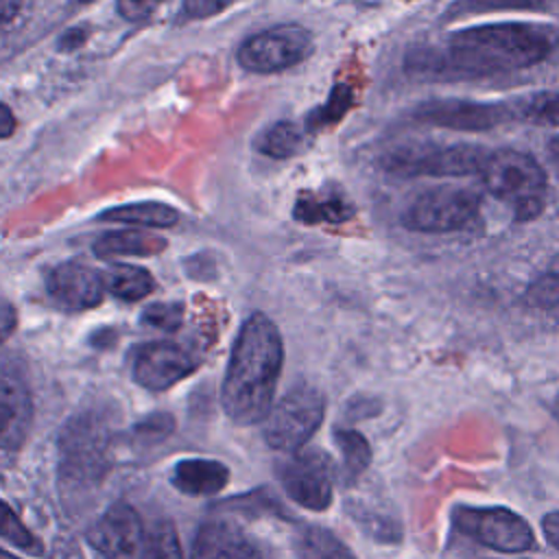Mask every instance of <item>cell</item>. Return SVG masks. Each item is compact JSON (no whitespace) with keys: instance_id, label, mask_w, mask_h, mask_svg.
Masks as SVG:
<instances>
[{"instance_id":"836d02e7","label":"cell","mask_w":559,"mask_h":559,"mask_svg":"<svg viewBox=\"0 0 559 559\" xmlns=\"http://www.w3.org/2000/svg\"><path fill=\"white\" fill-rule=\"evenodd\" d=\"M162 0H116L118 13L129 22L146 20Z\"/></svg>"},{"instance_id":"7a4b0ae2","label":"cell","mask_w":559,"mask_h":559,"mask_svg":"<svg viewBox=\"0 0 559 559\" xmlns=\"http://www.w3.org/2000/svg\"><path fill=\"white\" fill-rule=\"evenodd\" d=\"M284 343L277 325L262 312H253L234 341L221 386V404L238 426L264 421L273 406L282 373Z\"/></svg>"},{"instance_id":"f35d334b","label":"cell","mask_w":559,"mask_h":559,"mask_svg":"<svg viewBox=\"0 0 559 559\" xmlns=\"http://www.w3.org/2000/svg\"><path fill=\"white\" fill-rule=\"evenodd\" d=\"M548 157H550L552 168H555V173H557V177H559V135H555V138L548 142Z\"/></svg>"},{"instance_id":"52a82bcc","label":"cell","mask_w":559,"mask_h":559,"mask_svg":"<svg viewBox=\"0 0 559 559\" xmlns=\"http://www.w3.org/2000/svg\"><path fill=\"white\" fill-rule=\"evenodd\" d=\"M312 33L299 24H280L247 37L238 48V63L258 74L282 72L312 55Z\"/></svg>"},{"instance_id":"f546056e","label":"cell","mask_w":559,"mask_h":559,"mask_svg":"<svg viewBox=\"0 0 559 559\" xmlns=\"http://www.w3.org/2000/svg\"><path fill=\"white\" fill-rule=\"evenodd\" d=\"M181 321H183V306L173 301L151 304L142 312V323L164 332H175L181 325Z\"/></svg>"},{"instance_id":"7c38bea8","label":"cell","mask_w":559,"mask_h":559,"mask_svg":"<svg viewBox=\"0 0 559 559\" xmlns=\"http://www.w3.org/2000/svg\"><path fill=\"white\" fill-rule=\"evenodd\" d=\"M413 116L419 122L459 129V131H487L502 124L511 109L498 103H476V100H461V98H441L421 103Z\"/></svg>"},{"instance_id":"4fadbf2b","label":"cell","mask_w":559,"mask_h":559,"mask_svg":"<svg viewBox=\"0 0 559 559\" xmlns=\"http://www.w3.org/2000/svg\"><path fill=\"white\" fill-rule=\"evenodd\" d=\"M197 369V360L177 343L157 341L138 349L133 360V378L148 391H166Z\"/></svg>"},{"instance_id":"ab89813d","label":"cell","mask_w":559,"mask_h":559,"mask_svg":"<svg viewBox=\"0 0 559 559\" xmlns=\"http://www.w3.org/2000/svg\"><path fill=\"white\" fill-rule=\"evenodd\" d=\"M0 559H15V557H13V555H9L7 550H2V548H0Z\"/></svg>"},{"instance_id":"603a6c76","label":"cell","mask_w":559,"mask_h":559,"mask_svg":"<svg viewBox=\"0 0 559 559\" xmlns=\"http://www.w3.org/2000/svg\"><path fill=\"white\" fill-rule=\"evenodd\" d=\"M306 144V131H301L295 122L280 120L264 129L255 140V148L269 157L286 159L297 155Z\"/></svg>"},{"instance_id":"cb8c5ba5","label":"cell","mask_w":559,"mask_h":559,"mask_svg":"<svg viewBox=\"0 0 559 559\" xmlns=\"http://www.w3.org/2000/svg\"><path fill=\"white\" fill-rule=\"evenodd\" d=\"M334 441L343 454L341 461V478L343 483H354L371 463V448L367 439L358 430H336Z\"/></svg>"},{"instance_id":"8fae6325","label":"cell","mask_w":559,"mask_h":559,"mask_svg":"<svg viewBox=\"0 0 559 559\" xmlns=\"http://www.w3.org/2000/svg\"><path fill=\"white\" fill-rule=\"evenodd\" d=\"M144 539L140 515L124 502L109 507L87 531V542L105 559H142Z\"/></svg>"},{"instance_id":"7402d4cb","label":"cell","mask_w":559,"mask_h":559,"mask_svg":"<svg viewBox=\"0 0 559 559\" xmlns=\"http://www.w3.org/2000/svg\"><path fill=\"white\" fill-rule=\"evenodd\" d=\"M299 559H356L352 550L328 528L306 526L295 537Z\"/></svg>"},{"instance_id":"9c48e42d","label":"cell","mask_w":559,"mask_h":559,"mask_svg":"<svg viewBox=\"0 0 559 559\" xmlns=\"http://www.w3.org/2000/svg\"><path fill=\"white\" fill-rule=\"evenodd\" d=\"M480 199L467 188H432L421 192L402 214V225L419 234H445L465 227L478 212Z\"/></svg>"},{"instance_id":"8d00e7d4","label":"cell","mask_w":559,"mask_h":559,"mask_svg":"<svg viewBox=\"0 0 559 559\" xmlns=\"http://www.w3.org/2000/svg\"><path fill=\"white\" fill-rule=\"evenodd\" d=\"M13 129H15V118H13L11 109L0 103V140L9 138L13 133Z\"/></svg>"},{"instance_id":"d4e9b609","label":"cell","mask_w":559,"mask_h":559,"mask_svg":"<svg viewBox=\"0 0 559 559\" xmlns=\"http://www.w3.org/2000/svg\"><path fill=\"white\" fill-rule=\"evenodd\" d=\"M142 559H183L177 531L173 522L159 520L151 526L144 539V557Z\"/></svg>"},{"instance_id":"3957f363","label":"cell","mask_w":559,"mask_h":559,"mask_svg":"<svg viewBox=\"0 0 559 559\" xmlns=\"http://www.w3.org/2000/svg\"><path fill=\"white\" fill-rule=\"evenodd\" d=\"M485 188L513 210L518 221L535 218L544 210L546 173L537 159L524 151H489L480 173Z\"/></svg>"},{"instance_id":"5b68a950","label":"cell","mask_w":559,"mask_h":559,"mask_svg":"<svg viewBox=\"0 0 559 559\" xmlns=\"http://www.w3.org/2000/svg\"><path fill=\"white\" fill-rule=\"evenodd\" d=\"M480 144H411L389 151L382 168L395 177H467L478 175L487 157Z\"/></svg>"},{"instance_id":"d6986e66","label":"cell","mask_w":559,"mask_h":559,"mask_svg":"<svg viewBox=\"0 0 559 559\" xmlns=\"http://www.w3.org/2000/svg\"><path fill=\"white\" fill-rule=\"evenodd\" d=\"M164 247H166V240L162 236L124 229V231L103 234L92 249L98 258H116V255H153V253H159Z\"/></svg>"},{"instance_id":"4dcf8cb0","label":"cell","mask_w":559,"mask_h":559,"mask_svg":"<svg viewBox=\"0 0 559 559\" xmlns=\"http://www.w3.org/2000/svg\"><path fill=\"white\" fill-rule=\"evenodd\" d=\"M175 430V419L168 413H153L133 426V435L140 443L164 441Z\"/></svg>"},{"instance_id":"5bb4252c","label":"cell","mask_w":559,"mask_h":559,"mask_svg":"<svg viewBox=\"0 0 559 559\" xmlns=\"http://www.w3.org/2000/svg\"><path fill=\"white\" fill-rule=\"evenodd\" d=\"M33 426V395L26 378L13 369H0V450H17Z\"/></svg>"},{"instance_id":"ffe728a7","label":"cell","mask_w":559,"mask_h":559,"mask_svg":"<svg viewBox=\"0 0 559 559\" xmlns=\"http://www.w3.org/2000/svg\"><path fill=\"white\" fill-rule=\"evenodd\" d=\"M98 221L129 223V225H140V227H170L179 221V212L166 203L144 201V203L109 207L98 214Z\"/></svg>"},{"instance_id":"83f0119b","label":"cell","mask_w":559,"mask_h":559,"mask_svg":"<svg viewBox=\"0 0 559 559\" xmlns=\"http://www.w3.org/2000/svg\"><path fill=\"white\" fill-rule=\"evenodd\" d=\"M352 103H354L352 87L338 83V85L330 92L328 103H325L323 107H319L317 111L310 114V118H308V129H314V127H321V124H332V122L341 120L343 114L352 107Z\"/></svg>"},{"instance_id":"8992f818","label":"cell","mask_w":559,"mask_h":559,"mask_svg":"<svg viewBox=\"0 0 559 559\" xmlns=\"http://www.w3.org/2000/svg\"><path fill=\"white\" fill-rule=\"evenodd\" d=\"M325 400L310 384L293 386L264 417V441L277 452H297L321 426Z\"/></svg>"},{"instance_id":"484cf974","label":"cell","mask_w":559,"mask_h":559,"mask_svg":"<svg viewBox=\"0 0 559 559\" xmlns=\"http://www.w3.org/2000/svg\"><path fill=\"white\" fill-rule=\"evenodd\" d=\"M0 537L28 555L44 552L41 542L26 528V524L15 515V511L4 500H0Z\"/></svg>"},{"instance_id":"ac0fdd59","label":"cell","mask_w":559,"mask_h":559,"mask_svg":"<svg viewBox=\"0 0 559 559\" xmlns=\"http://www.w3.org/2000/svg\"><path fill=\"white\" fill-rule=\"evenodd\" d=\"M356 212V207L341 194V192H321V194H306L299 197L295 207H293V216L299 223H341L352 218Z\"/></svg>"},{"instance_id":"44dd1931","label":"cell","mask_w":559,"mask_h":559,"mask_svg":"<svg viewBox=\"0 0 559 559\" xmlns=\"http://www.w3.org/2000/svg\"><path fill=\"white\" fill-rule=\"evenodd\" d=\"M103 284L111 295L124 301H140L155 288L153 275L146 269L133 264L109 266L103 275Z\"/></svg>"},{"instance_id":"e0dca14e","label":"cell","mask_w":559,"mask_h":559,"mask_svg":"<svg viewBox=\"0 0 559 559\" xmlns=\"http://www.w3.org/2000/svg\"><path fill=\"white\" fill-rule=\"evenodd\" d=\"M229 480V469L212 459H181L170 472L175 489L188 496L218 493Z\"/></svg>"},{"instance_id":"2e32d148","label":"cell","mask_w":559,"mask_h":559,"mask_svg":"<svg viewBox=\"0 0 559 559\" xmlns=\"http://www.w3.org/2000/svg\"><path fill=\"white\" fill-rule=\"evenodd\" d=\"M192 559H262V555L236 524L212 520L199 526Z\"/></svg>"},{"instance_id":"6da1fadb","label":"cell","mask_w":559,"mask_h":559,"mask_svg":"<svg viewBox=\"0 0 559 559\" xmlns=\"http://www.w3.org/2000/svg\"><path fill=\"white\" fill-rule=\"evenodd\" d=\"M555 35L548 28L504 22L463 28L443 48H411L404 68L421 81H459L522 70L550 55Z\"/></svg>"},{"instance_id":"1f68e13d","label":"cell","mask_w":559,"mask_h":559,"mask_svg":"<svg viewBox=\"0 0 559 559\" xmlns=\"http://www.w3.org/2000/svg\"><path fill=\"white\" fill-rule=\"evenodd\" d=\"M546 0H459L452 9L454 13H478L496 9H533L542 7Z\"/></svg>"},{"instance_id":"30bf717a","label":"cell","mask_w":559,"mask_h":559,"mask_svg":"<svg viewBox=\"0 0 559 559\" xmlns=\"http://www.w3.org/2000/svg\"><path fill=\"white\" fill-rule=\"evenodd\" d=\"M277 478L293 502L310 511H325L332 502L334 467L319 450H297L277 463Z\"/></svg>"},{"instance_id":"9a60e30c","label":"cell","mask_w":559,"mask_h":559,"mask_svg":"<svg viewBox=\"0 0 559 559\" xmlns=\"http://www.w3.org/2000/svg\"><path fill=\"white\" fill-rule=\"evenodd\" d=\"M48 295L66 310H85L100 304L105 284L103 277L81 264V262H63L50 269L46 275Z\"/></svg>"},{"instance_id":"e575fe53","label":"cell","mask_w":559,"mask_h":559,"mask_svg":"<svg viewBox=\"0 0 559 559\" xmlns=\"http://www.w3.org/2000/svg\"><path fill=\"white\" fill-rule=\"evenodd\" d=\"M15 325H17L15 308L7 299H0V343H4L13 334Z\"/></svg>"},{"instance_id":"f1b7e54d","label":"cell","mask_w":559,"mask_h":559,"mask_svg":"<svg viewBox=\"0 0 559 559\" xmlns=\"http://www.w3.org/2000/svg\"><path fill=\"white\" fill-rule=\"evenodd\" d=\"M526 297L537 308L559 306V260L550 264L526 290Z\"/></svg>"},{"instance_id":"4316f807","label":"cell","mask_w":559,"mask_h":559,"mask_svg":"<svg viewBox=\"0 0 559 559\" xmlns=\"http://www.w3.org/2000/svg\"><path fill=\"white\" fill-rule=\"evenodd\" d=\"M520 116L535 124L559 127V94L557 92H539L531 94L520 105Z\"/></svg>"},{"instance_id":"74e56055","label":"cell","mask_w":559,"mask_h":559,"mask_svg":"<svg viewBox=\"0 0 559 559\" xmlns=\"http://www.w3.org/2000/svg\"><path fill=\"white\" fill-rule=\"evenodd\" d=\"M22 0H0V22H9L17 15Z\"/></svg>"},{"instance_id":"277c9868","label":"cell","mask_w":559,"mask_h":559,"mask_svg":"<svg viewBox=\"0 0 559 559\" xmlns=\"http://www.w3.org/2000/svg\"><path fill=\"white\" fill-rule=\"evenodd\" d=\"M111 430L103 415L81 413L59 435V467L74 485H96L109 469Z\"/></svg>"},{"instance_id":"ba28073f","label":"cell","mask_w":559,"mask_h":559,"mask_svg":"<svg viewBox=\"0 0 559 559\" xmlns=\"http://www.w3.org/2000/svg\"><path fill=\"white\" fill-rule=\"evenodd\" d=\"M452 522L461 533L498 552L515 555L535 548L528 522L507 507H456Z\"/></svg>"},{"instance_id":"d590c367","label":"cell","mask_w":559,"mask_h":559,"mask_svg":"<svg viewBox=\"0 0 559 559\" xmlns=\"http://www.w3.org/2000/svg\"><path fill=\"white\" fill-rule=\"evenodd\" d=\"M542 528H544V535L546 539L559 550V511L555 513H548L542 522Z\"/></svg>"},{"instance_id":"d6a6232c","label":"cell","mask_w":559,"mask_h":559,"mask_svg":"<svg viewBox=\"0 0 559 559\" xmlns=\"http://www.w3.org/2000/svg\"><path fill=\"white\" fill-rule=\"evenodd\" d=\"M234 0H183V17L201 20L227 9Z\"/></svg>"}]
</instances>
